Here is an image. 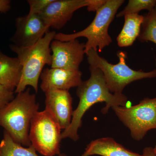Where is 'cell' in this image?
I'll return each instance as SVG.
<instances>
[{
    "label": "cell",
    "mask_w": 156,
    "mask_h": 156,
    "mask_svg": "<svg viewBox=\"0 0 156 156\" xmlns=\"http://www.w3.org/2000/svg\"><path fill=\"white\" fill-rule=\"evenodd\" d=\"M89 69L90 77L87 80L82 81L77 87L76 94L80 101L73 112L70 125L62 133V139L68 138L77 141L79 139L78 131L82 126V119L85 113L95 104L105 102V106L101 112L105 114L111 108L126 106L128 103V98L124 94L110 92L100 69L90 66Z\"/></svg>",
    "instance_id": "cell-1"
},
{
    "label": "cell",
    "mask_w": 156,
    "mask_h": 156,
    "mask_svg": "<svg viewBox=\"0 0 156 156\" xmlns=\"http://www.w3.org/2000/svg\"><path fill=\"white\" fill-rule=\"evenodd\" d=\"M39 109L35 94L31 93L30 89L27 88L0 108V126L14 141L23 146H30L31 122Z\"/></svg>",
    "instance_id": "cell-2"
},
{
    "label": "cell",
    "mask_w": 156,
    "mask_h": 156,
    "mask_svg": "<svg viewBox=\"0 0 156 156\" xmlns=\"http://www.w3.org/2000/svg\"><path fill=\"white\" fill-rule=\"evenodd\" d=\"M56 34L54 31H49L35 44L28 48L10 45V49L17 54L22 66L21 78L14 93L23 92L28 86L32 87L36 93L38 92L39 80L44 68L46 65L51 66L52 63L50 44Z\"/></svg>",
    "instance_id": "cell-3"
},
{
    "label": "cell",
    "mask_w": 156,
    "mask_h": 156,
    "mask_svg": "<svg viewBox=\"0 0 156 156\" xmlns=\"http://www.w3.org/2000/svg\"><path fill=\"white\" fill-rule=\"evenodd\" d=\"M124 2V0H106L103 5L96 11L95 18L87 28L74 33L56 34L54 39L68 41L85 37L87 39L85 44V54L91 50L102 52L112 41L108 34L109 27L114 19L118 9Z\"/></svg>",
    "instance_id": "cell-4"
},
{
    "label": "cell",
    "mask_w": 156,
    "mask_h": 156,
    "mask_svg": "<svg viewBox=\"0 0 156 156\" xmlns=\"http://www.w3.org/2000/svg\"><path fill=\"white\" fill-rule=\"evenodd\" d=\"M86 55L89 66L102 72L107 86L113 94H122L125 87L134 81L156 77V68L146 72L134 70L128 66L126 61L127 53L122 51L117 53L119 62L116 64L109 63L93 50H89Z\"/></svg>",
    "instance_id": "cell-5"
},
{
    "label": "cell",
    "mask_w": 156,
    "mask_h": 156,
    "mask_svg": "<svg viewBox=\"0 0 156 156\" xmlns=\"http://www.w3.org/2000/svg\"><path fill=\"white\" fill-rule=\"evenodd\" d=\"M62 129L55 119L46 110L38 112L31 122L29 139L31 144L41 154H60Z\"/></svg>",
    "instance_id": "cell-6"
},
{
    "label": "cell",
    "mask_w": 156,
    "mask_h": 156,
    "mask_svg": "<svg viewBox=\"0 0 156 156\" xmlns=\"http://www.w3.org/2000/svg\"><path fill=\"white\" fill-rule=\"evenodd\" d=\"M112 108L119 119L130 130L134 140H141L148 131L156 129V97L146 98L134 106Z\"/></svg>",
    "instance_id": "cell-7"
},
{
    "label": "cell",
    "mask_w": 156,
    "mask_h": 156,
    "mask_svg": "<svg viewBox=\"0 0 156 156\" xmlns=\"http://www.w3.org/2000/svg\"><path fill=\"white\" fill-rule=\"evenodd\" d=\"M96 0H54L39 16L45 25L60 30L72 18L77 10L87 7L91 9Z\"/></svg>",
    "instance_id": "cell-8"
},
{
    "label": "cell",
    "mask_w": 156,
    "mask_h": 156,
    "mask_svg": "<svg viewBox=\"0 0 156 156\" xmlns=\"http://www.w3.org/2000/svg\"><path fill=\"white\" fill-rule=\"evenodd\" d=\"M52 53L51 68L79 70L85 54V44L77 39L61 41L54 40L50 44Z\"/></svg>",
    "instance_id": "cell-9"
},
{
    "label": "cell",
    "mask_w": 156,
    "mask_h": 156,
    "mask_svg": "<svg viewBox=\"0 0 156 156\" xmlns=\"http://www.w3.org/2000/svg\"><path fill=\"white\" fill-rule=\"evenodd\" d=\"M16 31L11 41L20 48H28L35 44L49 31L39 15L28 14L17 17Z\"/></svg>",
    "instance_id": "cell-10"
},
{
    "label": "cell",
    "mask_w": 156,
    "mask_h": 156,
    "mask_svg": "<svg viewBox=\"0 0 156 156\" xmlns=\"http://www.w3.org/2000/svg\"><path fill=\"white\" fill-rule=\"evenodd\" d=\"M45 94V109L62 130L67 129L72 119L73 98L68 90H51Z\"/></svg>",
    "instance_id": "cell-11"
},
{
    "label": "cell",
    "mask_w": 156,
    "mask_h": 156,
    "mask_svg": "<svg viewBox=\"0 0 156 156\" xmlns=\"http://www.w3.org/2000/svg\"><path fill=\"white\" fill-rule=\"evenodd\" d=\"M82 73L79 70L60 68L45 69L41 73V89L44 93L51 90H69L77 87L82 82Z\"/></svg>",
    "instance_id": "cell-12"
},
{
    "label": "cell",
    "mask_w": 156,
    "mask_h": 156,
    "mask_svg": "<svg viewBox=\"0 0 156 156\" xmlns=\"http://www.w3.org/2000/svg\"><path fill=\"white\" fill-rule=\"evenodd\" d=\"M88 156H142L128 150L111 137H103L93 140L86 148Z\"/></svg>",
    "instance_id": "cell-13"
},
{
    "label": "cell",
    "mask_w": 156,
    "mask_h": 156,
    "mask_svg": "<svg viewBox=\"0 0 156 156\" xmlns=\"http://www.w3.org/2000/svg\"><path fill=\"white\" fill-rule=\"evenodd\" d=\"M22 66L17 57H11L0 51V84L15 91L20 81Z\"/></svg>",
    "instance_id": "cell-14"
},
{
    "label": "cell",
    "mask_w": 156,
    "mask_h": 156,
    "mask_svg": "<svg viewBox=\"0 0 156 156\" xmlns=\"http://www.w3.org/2000/svg\"><path fill=\"white\" fill-rule=\"evenodd\" d=\"M122 29L117 38V44L120 48L132 46L139 36L144 20V16L139 14L125 15Z\"/></svg>",
    "instance_id": "cell-15"
},
{
    "label": "cell",
    "mask_w": 156,
    "mask_h": 156,
    "mask_svg": "<svg viewBox=\"0 0 156 156\" xmlns=\"http://www.w3.org/2000/svg\"><path fill=\"white\" fill-rule=\"evenodd\" d=\"M0 156H40L32 145L24 147L14 141L8 132L4 131L0 142ZM58 156H66L60 154Z\"/></svg>",
    "instance_id": "cell-16"
},
{
    "label": "cell",
    "mask_w": 156,
    "mask_h": 156,
    "mask_svg": "<svg viewBox=\"0 0 156 156\" xmlns=\"http://www.w3.org/2000/svg\"><path fill=\"white\" fill-rule=\"evenodd\" d=\"M137 39L142 43L150 41L156 44V5L144 16L143 22Z\"/></svg>",
    "instance_id": "cell-17"
},
{
    "label": "cell",
    "mask_w": 156,
    "mask_h": 156,
    "mask_svg": "<svg viewBox=\"0 0 156 156\" xmlns=\"http://www.w3.org/2000/svg\"><path fill=\"white\" fill-rule=\"evenodd\" d=\"M156 5V0H129L122 11L116 15L117 17H124L128 14H139L140 11H151Z\"/></svg>",
    "instance_id": "cell-18"
},
{
    "label": "cell",
    "mask_w": 156,
    "mask_h": 156,
    "mask_svg": "<svg viewBox=\"0 0 156 156\" xmlns=\"http://www.w3.org/2000/svg\"><path fill=\"white\" fill-rule=\"evenodd\" d=\"M54 0H28L29 5V14L39 15Z\"/></svg>",
    "instance_id": "cell-19"
},
{
    "label": "cell",
    "mask_w": 156,
    "mask_h": 156,
    "mask_svg": "<svg viewBox=\"0 0 156 156\" xmlns=\"http://www.w3.org/2000/svg\"><path fill=\"white\" fill-rule=\"evenodd\" d=\"M14 91L0 84V108L14 99Z\"/></svg>",
    "instance_id": "cell-20"
},
{
    "label": "cell",
    "mask_w": 156,
    "mask_h": 156,
    "mask_svg": "<svg viewBox=\"0 0 156 156\" xmlns=\"http://www.w3.org/2000/svg\"><path fill=\"white\" fill-rule=\"evenodd\" d=\"M11 2L9 0H0V12L6 13L11 8Z\"/></svg>",
    "instance_id": "cell-21"
},
{
    "label": "cell",
    "mask_w": 156,
    "mask_h": 156,
    "mask_svg": "<svg viewBox=\"0 0 156 156\" xmlns=\"http://www.w3.org/2000/svg\"><path fill=\"white\" fill-rule=\"evenodd\" d=\"M142 156H156V154L154 148L146 147L144 149Z\"/></svg>",
    "instance_id": "cell-22"
},
{
    "label": "cell",
    "mask_w": 156,
    "mask_h": 156,
    "mask_svg": "<svg viewBox=\"0 0 156 156\" xmlns=\"http://www.w3.org/2000/svg\"><path fill=\"white\" fill-rule=\"evenodd\" d=\"M81 156H88V155L87 154V153L86 152H84V153L83 154V155H82Z\"/></svg>",
    "instance_id": "cell-23"
},
{
    "label": "cell",
    "mask_w": 156,
    "mask_h": 156,
    "mask_svg": "<svg viewBox=\"0 0 156 156\" xmlns=\"http://www.w3.org/2000/svg\"><path fill=\"white\" fill-rule=\"evenodd\" d=\"M154 151L156 153V144L155 145V147L154 148Z\"/></svg>",
    "instance_id": "cell-24"
}]
</instances>
